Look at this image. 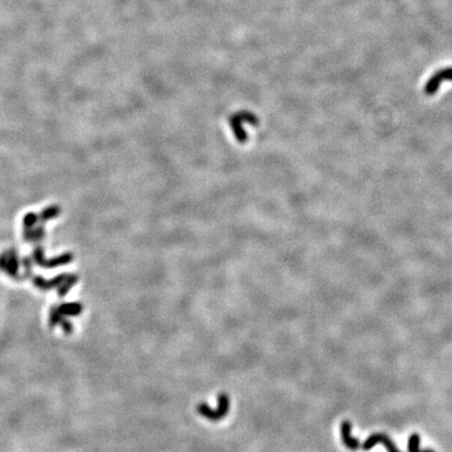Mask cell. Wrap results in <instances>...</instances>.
Wrapping results in <instances>:
<instances>
[{"mask_svg":"<svg viewBox=\"0 0 452 452\" xmlns=\"http://www.w3.org/2000/svg\"><path fill=\"white\" fill-rule=\"evenodd\" d=\"M59 214H60V209L57 208V206H51V208H48L47 210H44L41 213V218L40 219L43 222H45V221H48V220H50V219H53L55 217H57Z\"/></svg>","mask_w":452,"mask_h":452,"instance_id":"obj_13","label":"cell"},{"mask_svg":"<svg viewBox=\"0 0 452 452\" xmlns=\"http://www.w3.org/2000/svg\"><path fill=\"white\" fill-rule=\"evenodd\" d=\"M34 262L38 265L41 266L43 268H47V269H49V268H56L58 266H62L66 265L68 263H71L72 261V255L67 252V254H63L59 257H56L53 259L48 260L44 258V252L42 248H36L34 251Z\"/></svg>","mask_w":452,"mask_h":452,"instance_id":"obj_2","label":"cell"},{"mask_svg":"<svg viewBox=\"0 0 452 452\" xmlns=\"http://www.w3.org/2000/svg\"><path fill=\"white\" fill-rule=\"evenodd\" d=\"M229 408H231V400H229L228 395H226L225 393L219 394L218 395V405L216 408L217 417L219 421L224 419L228 415Z\"/></svg>","mask_w":452,"mask_h":452,"instance_id":"obj_8","label":"cell"},{"mask_svg":"<svg viewBox=\"0 0 452 452\" xmlns=\"http://www.w3.org/2000/svg\"><path fill=\"white\" fill-rule=\"evenodd\" d=\"M421 438L418 433H412L408 439V451L409 452H421L420 450Z\"/></svg>","mask_w":452,"mask_h":452,"instance_id":"obj_12","label":"cell"},{"mask_svg":"<svg viewBox=\"0 0 452 452\" xmlns=\"http://www.w3.org/2000/svg\"><path fill=\"white\" fill-rule=\"evenodd\" d=\"M78 281H79L78 275H74V274L68 275L66 281L58 288V295L60 297H64L65 295H67V293L70 292L71 289L76 284V283H78Z\"/></svg>","mask_w":452,"mask_h":452,"instance_id":"obj_10","label":"cell"},{"mask_svg":"<svg viewBox=\"0 0 452 452\" xmlns=\"http://www.w3.org/2000/svg\"><path fill=\"white\" fill-rule=\"evenodd\" d=\"M443 81H452V67L444 68V70L435 72L426 83L424 93L426 95H433L438 91Z\"/></svg>","mask_w":452,"mask_h":452,"instance_id":"obj_3","label":"cell"},{"mask_svg":"<svg viewBox=\"0 0 452 452\" xmlns=\"http://www.w3.org/2000/svg\"><path fill=\"white\" fill-rule=\"evenodd\" d=\"M63 317H64V316L59 312L57 306H55V307H52V308L49 310V318H48V325H49V328H50V329H53L55 327H57V326L60 324L61 319H62Z\"/></svg>","mask_w":452,"mask_h":452,"instance_id":"obj_11","label":"cell"},{"mask_svg":"<svg viewBox=\"0 0 452 452\" xmlns=\"http://www.w3.org/2000/svg\"><path fill=\"white\" fill-rule=\"evenodd\" d=\"M68 275L70 274H60L51 280H45L44 278L40 277V275H36V277H33L32 281H33V284L35 285V287L39 288L40 290L47 291V290L55 289V288L58 289L66 281Z\"/></svg>","mask_w":452,"mask_h":452,"instance_id":"obj_5","label":"cell"},{"mask_svg":"<svg viewBox=\"0 0 452 452\" xmlns=\"http://www.w3.org/2000/svg\"><path fill=\"white\" fill-rule=\"evenodd\" d=\"M197 411L199 415H201L205 419L212 421V422H217V421H219L216 409H213L211 406H209L205 402H201L197 406Z\"/></svg>","mask_w":452,"mask_h":452,"instance_id":"obj_9","label":"cell"},{"mask_svg":"<svg viewBox=\"0 0 452 452\" xmlns=\"http://www.w3.org/2000/svg\"><path fill=\"white\" fill-rule=\"evenodd\" d=\"M340 434L343 445L350 450H357L360 447V442L352 436V424L350 421H343L340 425Z\"/></svg>","mask_w":452,"mask_h":452,"instance_id":"obj_6","label":"cell"},{"mask_svg":"<svg viewBox=\"0 0 452 452\" xmlns=\"http://www.w3.org/2000/svg\"><path fill=\"white\" fill-rule=\"evenodd\" d=\"M0 270L5 272L10 278L20 281L19 259L14 250H7L0 256Z\"/></svg>","mask_w":452,"mask_h":452,"instance_id":"obj_1","label":"cell"},{"mask_svg":"<svg viewBox=\"0 0 452 452\" xmlns=\"http://www.w3.org/2000/svg\"><path fill=\"white\" fill-rule=\"evenodd\" d=\"M379 443L382 444V445L387 449V452H400L396 447L395 443L392 441V439H390L388 435L383 434V433H374L371 436H369V439H366V441L362 445V449L370 450Z\"/></svg>","mask_w":452,"mask_h":452,"instance_id":"obj_4","label":"cell"},{"mask_svg":"<svg viewBox=\"0 0 452 452\" xmlns=\"http://www.w3.org/2000/svg\"><path fill=\"white\" fill-rule=\"evenodd\" d=\"M59 312L63 316H78L83 311V306L81 303H64L60 306H57Z\"/></svg>","mask_w":452,"mask_h":452,"instance_id":"obj_7","label":"cell"},{"mask_svg":"<svg viewBox=\"0 0 452 452\" xmlns=\"http://www.w3.org/2000/svg\"><path fill=\"white\" fill-rule=\"evenodd\" d=\"M59 325L61 326V328H62V330H63L66 334H71V333H72V331H73V326H72V324H71V320H68L67 318H64V317H63L62 319H61V321H60V324H59Z\"/></svg>","mask_w":452,"mask_h":452,"instance_id":"obj_14","label":"cell"},{"mask_svg":"<svg viewBox=\"0 0 452 452\" xmlns=\"http://www.w3.org/2000/svg\"><path fill=\"white\" fill-rule=\"evenodd\" d=\"M421 452H434L432 450H423V451H421Z\"/></svg>","mask_w":452,"mask_h":452,"instance_id":"obj_15","label":"cell"}]
</instances>
